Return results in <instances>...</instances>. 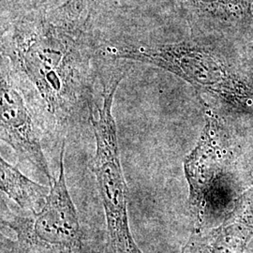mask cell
Returning a JSON list of instances; mask_svg holds the SVG:
<instances>
[{"mask_svg":"<svg viewBox=\"0 0 253 253\" xmlns=\"http://www.w3.org/2000/svg\"><path fill=\"white\" fill-rule=\"evenodd\" d=\"M61 143L59 174L50 185L45 205L39 212L19 213L2 202L1 222L15 234V240L1 235L3 253H85L80 220L67 187Z\"/></svg>","mask_w":253,"mask_h":253,"instance_id":"cell-3","label":"cell"},{"mask_svg":"<svg viewBox=\"0 0 253 253\" xmlns=\"http://www.w3.org/2000/svg\"><path fill=\"white\" fill-rule=\"evenodd\" d=\"M120 83L119 77H107L102 83V101L96 105L97 117L89 110L96 142L92 170L104 209L110 253H143L128 225V189L121 165L118 128L113 115L114 98Z\"/></svg>","mask_w":253,"mask_h":253,"instance_id":"cell-2","label":"cell"},{"mask_svg":"<svg viewBox=\"0 0 253 253\" xmlns=\"http://www.w3.org/2000/svg\"></svg>","mask_w":253,"mask_h":253,"instance_id":"cell-8","label":"cell"},{"mask_svg":"<svg viewBox=\"0 0 253 253\" xmlns=\"http://www.w3.org/2000/svg\"><path fill=\"white\" fill-rule=\"evenodd\" d=\"M0 79V136L11 147L20 161H26L43 174L51 185L54 177L42 149L44 124L37 116L26 90L19 82L18 73L2 56Z\"/></svg>","mask_w":253,"mask_h":253,"instance_id":"cell-4","label":"cell"},{"mask_svg":"<svg viewBox=\"0 0 253 253\" xmlns=\"http://www.w3.org/2000/svg\"><path fill=\"white\" fill-rule=\"evenodd\" d=\"M253 235V197L244 196L222 225L205 231L197 229L183 253H243Z\"/></svg>","mask_w":253,"mask_h":253,"instance_id":"cell-5","label":"cell"},{"mask_svg":"<svg viewBox=\"0 0 253 253\" xmlns=\"http://www.w3.org/2000/svg\"><path fill=\"white\" fill-rule=\"evenodd\" d=\"M95 0H66L49 11L54 20L74 27H86Z\"/></svg>","mask_w":253,"mask_h":253,"instance_id":"cell-7","label":"cell"},{"mask_svg":"<svg viewBox=\"0 0 253 253\" xmlns=\"http://www.w3.org/2000/svg\"><path fill=\"white\" fill-rule=\"evenodd\" d=\"M0 187L9 199L28 213L43 208L51 190L29 179L3 158L0 159Z\"/></svg>","mask_w":253,"mask_h":253,"instance_id":"cell-6","label":"cell"},{"mask_svg":"<svg viewBox=\"0 0 253 253\" xmlns=\"http://www.w3.org/2000/svg\"><path fill=\"white\" fill-rule=\"evenodd\" d=\"M85 28L37 13L14 22L2 38V56L34 87L55 134L64 136L91 106L92 51Z\"/></svg>","mask_w":253,"mask_h":253,"instance_id":"cell-1","label":"cell"}]
</instances>
